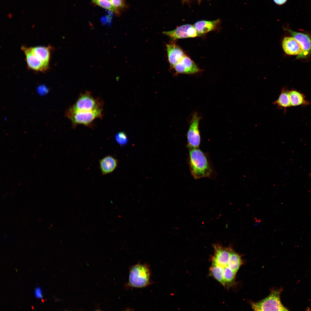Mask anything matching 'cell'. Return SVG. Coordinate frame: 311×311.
<instances>
[{
	"label": "cell",
	"instance_id": "cell-1",
	"mask_svg": "<svg viewBox=\"0 0 311 311\" xmlns=\"http://www.w3.org/2000/svg\"><path fill=\"white\" fill-rule=\"evenodd\" d=\"M188 162L191 174L196 179L212 177L214 170L209 155L199 148L189 149Z\"/></svg>",
	"mask_w": 311,
	"mask_h": 311
},
{
	"label": "cell",
	"instance_id": "cell-2",
	"mask_svg": "<svg viewBox=\"0 0 311 311\" xmlns=\"http://www.w3.org/2000/svg\"><path fill=\"white\" fill-rule=\"evenodd\" d=\"M151 272L147 263H139L130 268L127 285L134 288H142L151 284Z\"/></svg>",
	"mask_w": 311,
	"mask_h": 311
},
{
	"label": "cell",
	"instance_id": "cell-3",
	"mask_svg": "<svg viewBox=\"0 0 311 311\" xmlns=\"http://www.w3.org/2000/svg\"><path fill=\"white\" fill-rule=\"evenodd\" d=\"M102 109L90 111H73L68 109L65 111V115L71 121L73 128L79 124L90 127L92 126V122L95 119L102 118Z\"/></svg>",
	"mask_w": 311,
	"mask_h": 311
},
{
	"label": "cell",
	"instance_id": "cell-4",
	"mask_svg": "<svg viewBox=\"0 0 311 311\" xmlns=\"http://www.w3.org/2000/svg\"><path fill=\"white\" fill-rule=\"evenodd\" d=\"M282 290L272 289L270 294L264 299L257 302H251L254 311H287L282 304L280 295Z\"/></svg>",
	"mask_w": 311,
	"mask_h": 311
},
{
	"label": "cell",
	"instance_id": "cell-5",
	"mask_svg": "<svg viewBox=\"0 0 311 311\" xmlns=\"http://www.w3.org/2000/svg\"><path fill=\"white\" fill-rule=\"evenodd\" d=\"M103 103L99 98H94L88 91L80 94L75 103L69 109L74 111H90L102 109Z\"/></svg>",
	"mask_w": 311,
	"mask_h": 311
},
{
	"label": "cell",
	"instance_id": "cell-6",
	"mask_svg": "<svg viewBox=\"0 0 311 311\" xmlns=\"http://www.w3.org/2000/svg\"><path fill=\"white\" fill-rule=\"evenodd\" d=\"M201 117L195 112L192 114L189 127L187 133V147L189 149L198 148L200 143L201 137L199 128Z\"/></svg>",
	"mask_w": 311,
	"mask_h": 311
},
{
	"label": "cell",
	"instance_id": "cell-7",
	"mask_svg": "<svg viewBox=\"0 0 311 311\" xmlns=\"http://www.w3.org/2000/svg\"><path fill=\"white\" fill-rule=\"evenodd\" d=\"M162 33L174 40L177 39L200 36L194 26L186 24L181 25L170 31H164Z\"/></svg>",
	"mask_w": 311,
	"mask_h": 311
},
{
	"label": "cell",
	"instance_id": "cell-8",
	"mask_svg": "<svg viewBox=\"0 0 311 311\" xmlns=\"http://www.w3.org/2000/svg\"><path fill=\"white\" fill-rule=\"evenodd\" d=\"M214 253L212 259V265L223 269L228 266L230 253L231 249L230 247H223L219 244L214 246Z\"/></svg>",
	"mask_w": 311,
	"mask_h": 311
},
{
	"label": "cell",
	"instance_id": "cell-9",
	"mask_svg": "<svg viewBox=\"0 0 311 311\" xmlns=\"http://www.w3.org/2000/svg\"><path fill=\"white\" fill-rule=\"evenodd\" d=\"M285 29L297 40L302 47V52L297 56L296 59L304 58L308 57L311 53V37L306 34L296 32L287 29Z\"/></svg>",
	"mask_w": 311,
	"mask_h": 311
},
{
	"label": "cell",
	"instance_id": "cell-10",
	"mask_svg": "<svg viewBox=\"0 0 311 311\" xmlns=\"http://www.w3.org/2000/svg\"><path fill=\"white\" fill-rule=\"evenodd\" d=\"M21 49L25 54L26 61L30 68L41 71H45L48 69L49 64L42 61L37 58L32 53L30 48L22 46Z\"/></svg>",
	"mask_w": 311,
	"mask_h": 311
},
{
	"label": "cell",
	"instance_id": "cell-11",
	"mask_svg": "<svg viewBox=\"0 0 311 311\" xmlns=\"http://www.w3.org/2000/svg\"><path fill=\"white\" fill-rule=\"evenodd\" d=\"M174 67L176 72L180 73L192 74L199 71V69L196 64L185 56Z\"/></svg>",
	"mask_w": 311,
	"mask_h": 311
},
{
	"label": "cell",
	"instance_id": "cell-12",
	"mask_svg": "<svg viewBox=\"0 0 311 311\" xmlns=\"http://www.w3.org/2000/svg\"><path fill=\"white\" fill-rule=\"evenodd\" d=\"M282 46L284 52L289 55H299L302 51L299 43L293 37H285L282 42Z\"/></svg>",
	"mask_w": 311,
	"mask_h": 311
},
{
	"label": "cell",
	"instance_id": "cell-13",
	"mask_svg": "<svg viewBox=\"0 0 311 311\" xmlns=\"http://www.w3.org/2000/svg\"><path fill=\"white\" fill-rule=\"evenodd\" d=\"M168 61L172 66L180 62L185 56L182 49L176 44L170 43L166 45Z\"/></svg>",
	"mask_w": 311,
	"mask_h": 311
},
{
	"label": "cell",
	"instance_id": "cell-14",
	"mask_svg": "<svg viewBox=\"0 0 311 311\" xmlns=\"http://www.w3.org/2000/svg\"><path fill=\"white\" fill-rule=\"evenodd\" d=\"M100 170L103 175L112 172L116 168L117 160L111 156H106L99 160Z\"/></svg>",
	"mask_w": 311,
	"mask_h": 311
},
{
	"label": "cell",
	"instance_id": "cell-15",
	"mask_svg": "<svg viewBox=\"0 0 311 311\" xmlns=\"http://www.w3.org/2000/svg\"><path fill=\"white\" fill-rule=\"evenodd\" d=\"M219 21V19L212 21L202 20L196 22L194 26L198 32L201 35L214 30Z\"/></svg>",
	"mask_w": 311,
	"mask_h": 311
},
{
	"label": "cell",
	"instance_id": "cell-16",
	"mask_svg": "<svg viewBox=\"0 0 311 311\" xmlns=\"http://www.w3.org/2000/svg\"><path fill=\"white\" fill-rule=\"evenodd\" d=\"M289 96L291 106H306L310 104L304 95L295 90L289 91Z\"/></svg>",
	"mask_w": 311,
	"mask_h": 311
},
{
	"label": "cell",
	"instance_id": "cell-17",
	"mask_svg": "<svg viewBox=\"0 0 311 311\" xmlns=\"http://www.w3.org/2000/svg\"><path fill=\"white\" fill-rule=\"evenodd\" d=\"M289 91L285 88H283L278 99L275 101L273 104L276 105L279 108H287L291 106L290 96Z\"/></svg>",
	"mask_w": 311,
	"mask_h": 311
},
{
	"label": "cell",
	"instance_id": "cell-18",
	"mask_svg": "<svg viewBox=\"0 0 311 311\" xmlns=\"http://www.w3.org/2000/svg\"><path fill=\"white\" fill-rule=\"evenodd\" d=\"M32 53L42 61L49 64L50 52L49 47L36 46L30 48Z\"/></svg>",
	"mask_w": 311,
	"mask_h": 311
},
{
	"label": "cell",
	"instance_id": "cell-19",
	"mask_svg": "<svg viewBox=\"0 0 311 311\" xmlns=\"http://www.w3.org/2000/svg\"><path fill=\"white\" fill-rule=\"evenodd\" d=\"M240 256L231 249L228 267L234 272L236 273L242 264Z\"/></svg>",
	"mask_w": 311,
	"mask_h": 311
},
{
	"label": "cell",
	"instance_id": "cell-20",
	"mask_svg": "<svg viewBox=\"0 0 311 311\" xmlns=\"http://www.w3.org/2000/svg\"><path fill=\"white\" fill-rule=\"evenodd\" d=\"M92 1L100 7L108 10L117 14H120V11L113 5L112 0H91Z\"/></svg>",
	"mask_w": 311,
	"mask_h": 311
},
{
	"label": "cell",
	"instance_id": "cell-21",
	"mask_svg": "<svg viewBox=\"0 0 311 311\" xmlns=\"http://www.w3.org/2000/svg\"><path fill=\"white\" fill-rule=\"evenodd\" d=\"M210 272L212 276L224 286L225 284L223 279V269L221 267L212 265Z\"/></svg>",
	"mask_w": 311,
	"mask_h": 311
},
{
	"label": "cell",
	"instance_id": "cell-22",
	"mask_svg": "<svg viewBox=\"0 0 311 311\" xmlns=\"http://www.w3.org/2000/svg\"><path fill=\"white\" fill-rule=\"evenodd\" d=\"M223 279L226 286L232 283L234 281L236 273L233 272L228 266L223 269Z\"/></svg>",
	"mask_w": 311,
	"mask_h": 311
},
{
	"label": "cell",
	"instance_id": "cell-23",
	"mask_svg": "<svg viewBox=\"0 0 311 311\" xmlns=\"http://www.w3.org/2000/svg\"><path fill=\"white\" fill-rule=\"evenodd\" d=\"M115 138L117 142L121 146L126 145L128 142L127 135L124 132L117 133L115 135Z\"/></svg>",
	"mask_w": 311,
	"mask_h": 311
},
{
	"label": "cell",
	"instance_id": "cell-24",
	"mask_svg": "<svg viewBox=\"0 0 311 311\" xmlns=\"http://www.w3.org/2000/svg\"><path fill=\"white\" fill-rule=\"evenodd\" d=\"M112 2L114 6L119 11L125 6L124 0H112Z\"/></svg>",
	"mask_w": 311,
	"mask_h": 311
},
{
	"label": "cell",
	"instance_id": "cell-25",
	"mask_svg": "<svg viewBox=\"0 0 311 311\" xmlns=\"http://www.w3.org/2000/svg\"><path fill=\"white\" fill-rule=\"evenodd\" d=\"M35 295L38 299H41L43 297L42 292L41 288L39 287H36L35 289Z\"/></svg>",
	"mask_w": 311,
	"mask_h": 311
},
{
	"label": "cell",
	"instance_id": "cell-26",
	"mask_svg": "<svg viewBox=\"0 0 311 311\" xmlns=\"http://www.w3.org/2000/svg\"><path fill=\"white\" fill-rule=\"evenodd\" d=\"M287 0H273L274 2L276 4L281 5L285 3Z\"/></svg>",
	"mask_w": 311,
	"mask_h": 311
},
{
	"label": "cell",
	"instance_id": "cell-27",
	"mask_svg": "<svg viewBox=\"0 0 311 311\" xmlns=\"http://www.w3.org/2000/svg\"><path fill=\"white\" fill-rule=\"evenodd\" d=\"M8 17L9 18H11L12 17V14L11 13H9L8 15Z\"/></svg>",
	"mask_w": 311,
	"mask_h": 311
},
{
	"label": "cell",
	"instance_id": "cell-28",
	"mask_svg": "<svg viewBox=\"0 0 311 311\" xmlns=\"http://www.w3.org/2000/svg\"><path fill=\"white\" fill-rule=\"evenodd\" d=\"M309 176L311 177V172Z\"/></svg>",
	"mask_w": 311,
	"mask_h": 311
}]
</instances>
